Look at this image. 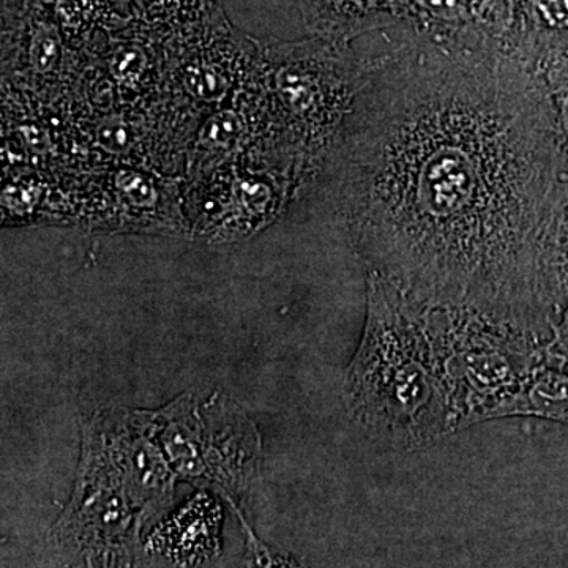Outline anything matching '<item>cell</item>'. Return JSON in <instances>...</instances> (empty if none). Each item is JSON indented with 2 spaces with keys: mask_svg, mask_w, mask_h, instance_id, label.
Listing matches in <instances>:
<instances>
[{
  "mask_svg": "<svg viewBox=\"0 0 568 568\" xmlns=\"http://www.w3.org/2000/svg\"><path fill=\"white\" fill-rule=\"evenodd\" d=\"M538 417L568 425V365L547 354L517 394L499 407L497 418Z\"/></svg>",
  "mask_w": 568,
  "mask_h": 568,
  "instance_id": "8992f818",
  "label": "cell"
},
{
  "mask_svg": "<svg viewBox=\"0 0 568 568\" xmlns=\"http://www.w3.org/2000/svg\"><path fill=\"white\" fill-rule=\"evenodd\" d=\"M544 290L556 321L568 308V178L560 181L558 203L544 250Z\"/></svg>",
  "mask_w": 568,
  "mask_h": 568,
  "instance_id": "ba28073f",
  "label": "cell"
},
{
  "mask_svg": "<svg viewBox=\"0 0 568 568\" xmlns=\"http://www.w3.org/2000/svg\"><path fill=\"white\" fill-rule=\"evenodd\" d=\"M152 416L175 476L234 496L256 473L260 435L241 410L220 396L205 402L181 396Z\"/></svg>",
  "mask_w": 568,
  "mask_h": 568,
  "instance_id": "277c9868",
  "label": "cell"
},
{
  "mask_svg": "<svg viewBox=\"0 0 568 568\" xmlns=\"http://www.w3.org/2000/svg\"><path fill=\"white\" fill-rule=\"evenodd\" d=\"M119 181H121L119 182V189L122 190L126 200L134 207H148V205L155 203V190H153L151 183L142 181L136 175H129V178L123 175Z\"/></svg>",
  "mask_w": 568,
  "mask_h": 568,
  "instance_id": "30bf717a",
  "label": "cell"
},
{
  "mask_svg": "<svg viewBox=\"0 0 568 568\" xmlns=\"http://www.w3.org/2000/svg\"><path fill=\"white\" fill-rule=\"evenodd\" d=\"M334 164L368 272L417 304L551 334L544 250L562 171L528 67L478 36L388 52L366 65Z\"/></svg>",
  "mask_w": 568,
  "mask_h": 568,
  "instance_id": "6da1fadb",
  "label": "cell"
},
{
  "mask_svg": "<svg viewBox=\"0 0 568 568\" xmlns=\"http://www.w3.org/2000/svg\"><path fill=\"white\" fill-rule=\"evenodd\" d=\"M547 354L568 365V308L558 321L551 324V336L547 343Z\"/></svg>",
  "mask_w": 568,
  "mask_h": 568,
  "instance_id": "7c38bea8",
  "label": "cell"
},
{
  "mask_svg": "<svg viewBox=\"0 0 568 568\" xmlns=\"http://www.w3.org/2000/svg\"><path fill=\"white\" fill-rule=\"evenodd\" d=\"M145 521L148 518L121 481L81 463L77 488L52 537L88 566H121L132 560Z\"/></svg>",
  "mask_w": 568,
  "mask_h": 568,
  "instance_id": "5b68a950",
  "label": "cell"
},
{
  "mask_svg": "<svg viewBox=\"0 0 568 568\" xmlns=\"http://www.w3.org/2000/svg\"><path fill=\"white\" fill-rule=\"evenodd\" d=\"M239 133L237 119L233 114H220L211 123L205 126V141L213 145L226 144L234 141Z\"/></svg>",
  "mask_w": 568,
  "mask_h": 568,
  "instance_id": "8fae6325",
  "label": "cell"
},
{
  "mask_svg": "<svg viewBox=\"0 0 568 568\" xmlns=\"http://www.w3.org/2000/svg\"><path fill=\"white\" fill-rule=\"evenodd\" d=\"M61 41L52 28H43L33 37L31 59L39 71H50L58 63Z\"/></svg>",
  "mask_w": 568,
  "mask_h": 568,
  "instance_id": "9c48e42d",
  "label": "cell"
},
{
  "mask_svg": "<svg viewBox=\"0 0 568 568\" xmlns=\"http://www.w3.org/2000/svg\"><path fill=\"white\" fill-rule=\"evenodd\" d=\"M343 398L355 424L394 450H424L457 433L425 306L373 272L364 336L347 366Z\"/></svg>",
  "mask_w": 568,
  "mask_h": 568,
  "instance_id": "7a4b0ae2",
  "label": "cell"
},
{
  "mask_svg": "<svg viewBox=\"0 0 568 568\" xmlns=\"http://www.w3.org/2000/svg\"><path fill=\"white\" fill-rule=\"evenodd\" d=\"M457 433L497 410L540 364L549 334L455 306H425Z\"/></svg>",
  "mask_w": 568,
  "mask_h": 568,
  "instance_id": "3957f363",
  "label": "cell"
},
{
  "mask_svg": "<svg viewBox=\"0 0 568 568\" xmlns=\"http://www.w3.org/2000/svg\"><path fill=\"white\" fill-rule=\"evenodd\" d=\"M122 122H106L100 126V141L110 151L121 152L129 148V132Z\"/></svg>",
  "mask_w": 568,
  "mask_h": 568,
  "instance_id": "4fadbf2b",
  "label": "cell"
},
{
  "mask_svg": "<svg viewBox=\"0 0 568 568\" xmlns=\"http://www.w3.org/2000/svg\"><path fill=\"white\" fill-rule=\"evenodd\" d=\"M301 9L308 28L331 43H343L390 21L386 0H301Z\"/></svg>",
  "mask_w": 568,
  "mask_h": 568,
  "instance_id": "52a82bcc",
  "label": "cell"
}]
</instances>
